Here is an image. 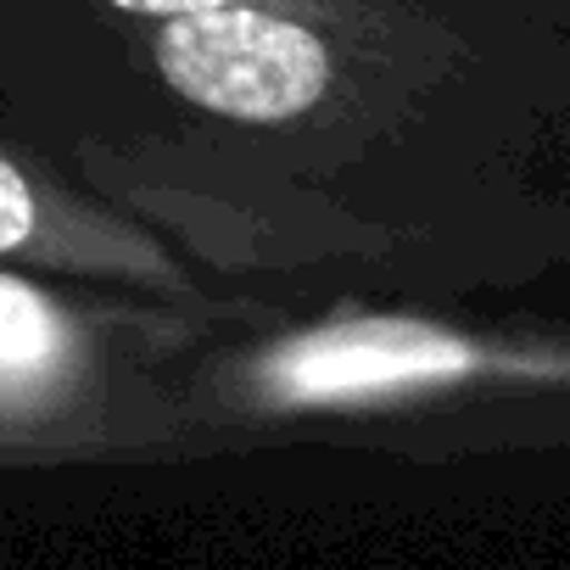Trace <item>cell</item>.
Returning <instances> with one entry per match:
<instances>
[{
	"instance_id": "obj_1",
	"label": "cell",
	"mask_w": 570,
	"mask_h": 570,
	"mask_svg": "<svg viewBox=\"0 0 570 570\" xmlns=\"http://www.w3.org/2000/svg\"><path fill=\"white\" fill-rule=\"evenodd\" d=\"M157 68L185 101L235 124H285L331 85V51L314 29L235 0L168 18Z\"/></svg>"
},
{
	"instance_id": "obj_2",
	"label": "cell",
	"mask_w": 570,
	"mask_h": 570,
	"mask_svg": "<svg viewBox=\"0 0 570 570\" xmlns=\"http://www.w3.org/2000/svg\"><path fill=\"white\" fill-rule=\"evenodd\" d=\"M470 364L459 342H442L414 325H347L297 342L268 364V392L285 403H336V397H370L392 386H425L448 381Z\"/></svg>"
},
{
	"instance_id": "obj_3",
	"label": "cell",
	"mask_w": 570,
	"mask_h": 570,
	"mask_svg": "<svg viewBox=\"0 0 570 570\" xmlns=\"http://www.w3.org/2000/svg\"><path fill=\"white\" fill-rule=\"evenodd\" d=\"M68 320L23 279H0V397L46 392L68 364Z\"/></svg>"
},
{
	"instance_id": "obj_4",
	"label": "cell",
	"mask_w": 570,
	"mask_h": 570,
	"mask_svg": "<svg viewBox=\"0 0 570 570\" xmlns=\"http://www.w3.org/2000/svg\"><path fill=\"white\" fill-rule=\"evenodd\" d=\"M29 235H35V196L23 174L0 157V252H18Z\"/></svg>"
},
{
	"instance_id": "obj_5",
	"label": "cell",
	"mask_w": 570,
	"mask_h": 570,
	"mask_svg": "<svg viewBox=\"0 0 570 570\" xmlns=\"http://www.w3.org/2000/svg\"><path fill=\"white\" fill-rule=\"evenodd\" d=\"M118 12H140V18H185V12H202V7H218V0H107Z\"/></svg>"
}]
</instances>
